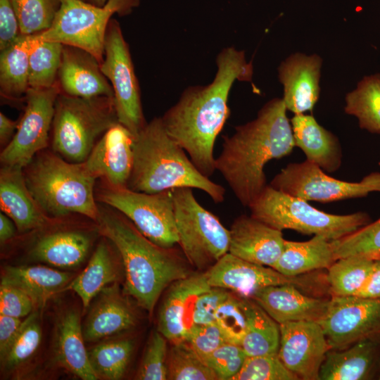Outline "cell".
Here are the masks:
<instances>
[{
	"mask_svg": "<svg viewBox=\"0 0 380 380\" xmlns=\"http://www.w3.org/2000/svg\"><path fill=\"white\" fill-rule=\"evenodd\" d=\"M374 260L360 255L337 259L327 268L326 276L331 296H355L366 281Z\"/></svg>",
	"mask_w": 380,
	"mask_h": 380,
	"instance_id": "35",
	"label": "cell"
},
{
	"mask_svg": "<svg viewBox=\"0 0 380 380\" xmlns=\"http://www.w3.org/2000/svg\"><path fill=\"white\" fill-rule=\"evenodd\" d=\"M101 69L113 91L118 122L135 137L147 122L129 46L120 23L114 18L110 19L107 28Z\"/></svg>",
	"mask_w": 380,
	"mask_h": 380,
	"instance_id": "11",
	"label": "cell"
},
{
	"mask_svg": "<svg viewBox=\"0 0 380 380\" xmlns=\"http://www.w3.org/2000/svg\"><path fill=\"white\" fill-rule=\"evenodd\" d=\"M286 110L282 99H272L254 120L224 137L215 169L243 206L249 207L267 185L265 165L288 156L296 146Z\"/></svg>",
	"mask_w": 380,
	"mask_h": 380,
	"instance_id": "2",
	"label": "cell"
},
{
	"mask_svg": "<svg viewBox=\"0 0 380 380\" xmlns=\"http://www.w3.org/2000/svg\"><path fill=\"white\" fill-rule=\"evenodd\" d=\"M15 224L13 221L3 212L0 213V241L4 243L14 237Z\"/></svg>",
	"mask_w": 380,
	"mask_h": 380,
	"instance_id": "53",
	"label": "cell"
},
{
	"mask_svg": "<svg viewBox=\"0 0 380 380\" xmlns=\"http://www.w3.org/2000/svg\"><path fill=\"white\" fill-rule=\"evenodd\" d=\"M139 3V0H108L100 7L83 0H63L52 25L37 35L42 41L84 49L101 63L107 28L113 15H128Z\"/></svg>",
	"mask_w": 380,
	"mask_h": 380,
	"instance_id": "8",
	"label": "cell"
},
{
	"mask_svg": "<svg viewBox=\"0 0 380 380\" xmlns=\"http://www.w3.org/2000/svg\"><path fill=\"white\" fill-rule=\"evenodd\" d=\"M35 305L23 290L1 281L0 285V315L21 318L32 313Z\"/></svg>",
	"mask_w": 380,
	"mask_h": 380,
	"instance_id": "47",
	"label": "cell"
},
{
	"mask_svg": "<svg viewBox=\"0 0 380 380\" xmlns=\"http://www.w3.org/2000/svg\"><path fill=\"white\" fill-rule=\"evenodd\" d=\"M0 206L1 212L25 233L49 224V218L30 193L19 166L2 165L0 170Z\"/></svg>",
	"mask_w": 380,
	"mask_h": 380,
	"instance_id": "23",
	"label": "cell"
},
{
	"mask_svg": "<svg viewBox=\"0 0 380 380\" xmlns=\"http://www.w3.org/2000/svg\"><path fill=\"white\" fill-rule=\"evenodd\" d=\"M132 350V341L123 339L96 345L88 354L99 379L118 380L123 376Z\"/></svg>",
	"mask_w": 380,
	"mask_h": 380,
	"instance_id": "37",
	"label": "cell"
},
{
	"mask_svg": "<svg viewBox=\"0 0 380 380\" xmlns=\"http://www.w3.org/2000/svg\"><path fill=\"white\" fill-rule=\"evenodd\" d=\"M83 1H86V0H83Z\"/></svg>",
	"mask_w": 380,
	"mask_h": 380,
	"instance_id": "57",
	"label": "cell"
},
{
	"mask_svg": "<svg viewBox=\"0 0 380 380\" xmlns=\"http://www.w3.org/2000/svg\"><path fill=\"white\" fill-rule=\"evenodd\" d=\"M184 341L203 360L228 342L215 322L194 325Z\"/></svg>",
	"mask_w": 380,
	"mask_h": 380,
	"instance_id": "46",
	"label": "cell"
},
{
	"mask_svg": "<svg viewBox=\"0 0 380 380\" xmlns=\"http://www.w3.org/2000/svg\"><path fill=\"white\" fill-rule=\"evenodd\" d=\"M135 317L129 306L110 289L91 310L84 326L85 341L94 342L131 328Z\"/></svg>",
	"mask_w": 380,
	"mask_h": 380,
	"instance_id": "31",
	"label": "cell"
},
{
	"mask_svg": "<svg viewBox=\"0 0 380 380\" xmlns=\"http://www.w3.org/2000/svg\"><path fill=\"white\" fill-rule=\"evenodd\" d=\"M172 194L178 243L192 265L211 267L228 253L229 230L197 201L192 189L176 188Z\"/></svg>",
	"mask_w": 380,
	"mask_h": 380,
	"instance_id": "9",
	"label": "cell"
},
{
	"mask_svg": "<svg viewBox=\"0 0 380 380\" xmlns=\"http://www.w3.org/2000/svg\"><path fill=\"white\" fill-rule=\"evenodd\" d=\"M345 111L355 116L360 128L380 134V74L364 77L346 96Z\"/></svg>",
	"mask_w": 380,
	"mask_h": 380,
	"instance_id": "33",
	"label": "cell"
},
{
	"mask_svg": "<svg viewBox=\"0 0 380 380\" xmlns=\"http://www.w3.org/2000/svg\"><path fill=\"white\" fill-rule=\"evenodd\" d=\"M322 60L317 54H291L278 68L279 78L284 86V105L288 110L302 114L312 110L319 92Z\"/></svg>",
	"mask_w": 380,
	"mask_h": 380,
	"instance_id": "20",
	"label": "cell"
},
{
	"mask_svg": "<svg viewBox=\"0 0 380 380\" xmlns=\"http://www.w3.org/2000/svg\"><path fill=\"white\" fill-rule=\"evenodd\" d=\"M73 274L45 266H7L1 281L23 290L32 300L35 308H42L55 293L65 290Z\"/></svg>",
	"mask_w": 380,
	"mask_h": 380,
	"instance_id": "29",
	"label": "cell"
},
{
	"mask_svg": "<svg viewBox=\"0 0 380 380\" xmlns=\"http://www.w3.org/2000/svg\"><path fill=\"white\" fill-rule=\"evenodd\" d=\"M115 278L116 272L112 255L107 245L101 243L86 267L72 279L65 290L75 292L80 298L83 306L87 308L91 300L114 281Z\"/></svg>",
	"mask_w": 380,
	"mask_h": 380,
	"instance_id": "32",
	"label": "cell"
},
{
	"mask_svg": "<svg viewBox=\"0 0 380 380\" xmlns=\"http://www.w3.org/2000/svg\"><path fill=\"white\" fill-rule=\"evenodd\" d=\"M61 92L58 82L49 88H29L16 132L1 152L2 165L24 169L38 153L47 147L56 101Z\"/></svg>",
	"mask_w": 380,
	"mask_h": 380,
	"instance_id": "13",
	"label": "cell"
},
{
	"mask_svg": "<svg viewBox=\"0 0 380 380\" xmlns=\"http://www.w3.org/2000/svg\"><path fill=\"white\" fill-rule=\"evenodd\" d=\"M229 294L225 289L217 287H211L201 293L194 305V326L214 322L218 308Z\"/></svg>",
	"mask_w": 380,
	"mask_h": 380,
	"instance_id": "48",
	"label": "cell"
},
{
	"mask_svg": "<svg viewBox=\"0 0 380 380\" xmlns=\"http://www.w3.org/2000/svg\"><path fill=\"white\" fill-rule=\"evenodd\" d=\"M167 379L216 380L215 372L185 341L173 343L167 357Z\"/></svg>",
	"mask_w": 380,
	"mask_h": 380,
	"instance_id": "38",
	"label": "cell"
},
{
	"mask_svg": "<svg viewBox=\"0 0 380 380\" xmlns=\"http://www.w3.org/2000/svg\"><path fill=\"white\" fill-rule=\"evenodd\" d=\"M20 34L11 0H0V50L11 45Z\"/></svg>",
	"mask_w": 380,
	"mask_h": 380,
	"instance_id": "49",
	"label": "cell"
},
{
	"mask_svg": "<svg viewBox=\"0 0 380 380\" xmlns=\"http://www.w3.org/2000/svg\"><path fill=\"white\" fill-rule=\"evenodd\" d=\"M291 124L295 145L304 152L306 160L327 172L338 169L342 152L334 134L319 125L311 115L296 114Z\"/></svg>",
	"mask_w": 380,
	"mask_h": 380,
	"instance_id": "24",
	"label": "cell"
},
{
	"mask_svg": "<svg viewBox=\"0 0 380 380\" xmlns=\"http://www.w3.org/2000/svg\"><path fill=\"white\" fill-rule=\"evenodd\" d=\"M228 253L246 261L273 267L281 256L285 239L281 230L245 215L233 222Z\"/></svg>",
	"mask_w": 380,
	"mask_h": 380,
	"instance_id": "19",
	"label": "cell"
},
{
	"mask_svg": "<svg viewBox=\"0 0 380 380\" xmlns=\"http://www.w3.org/2000/svg\"><path fill=\"white\" fill-rule=\"evenodd\" d=\"M277 355L298 379L319 380L321 366L331 349L317 322L298 321L279 324Z\"/></svg>",
	"mask_w": 380,
	"mask_h": 380,
	"instance_id": "15",
	"label": "cell"
},
{
	"mask_svg": "<svg viewBox=\"0 0 380 380\" xmlns=\"http://www.w3.org/2000/svg\"><path fill=\"white\" fill-rule=\"evenodd\" d=\"M210 288L205 273L189 275L172 283L159 312L158 331L172 343L184 341L194 327L196 298Z\"/></svg>",
	"mask_w": 380,
	"mask_h": 380,
	"instance_id": "18",
	"label": "cell"
},
{
	"mask_svg": "<svg viewBox=\"0 0 380 380\" xmlns=\"http://www.w3.org/2000/svg\"><path fill=\"white\" fill-rule=\"evenodd\" d=\"M134 137L120 123L113 125L84 162L88 170L110 186L127 187L134 163Z\"/></svg>",
	"mask_w": 380,
	"mask_h": 380,
	"instance_id": "17",
	"label": "cell"
},
{
	"mask_svg": "<svg viewBox=\"0 0 380 380\" xmlns=\"http://www.w3.org/2000/svg\"><path fill=\"white\" fill-rule=\"evenodd\" d=\"M63 47L59 42L38 39L30 55L29 88H49L58 82Z\"/></svg>",
	"mask_w": 380,
	"mask_h": 380,
	"instance_id": "36",
	"label": "cell"
},
{
	"mask_svg": "<svg viewBox=\"0 0 380 380\" xmlns=\"http://www.w3.org/2000/svg\"><path fill=\"white\" fill-rule=\"evenodd\" d=\"M279 324L298 321L319 322L325 315L329 300L308 296L293 284L265 287L251 298Z\"/></svg>",
	"mask_w": 380,
	"mask_h": 380,
	"instance_id": "22",
	"label": "cell"
},
{
	"mask_svg": "<svg viewBox=\"0 0 380 380\" xmlns=\"http://www.w3.org/2000/svg\"><path fill=\"white\" fill-rule=\"evenodd\" d=\"M319 323L331 349L341 350L364 340L380 343V298L331 296Z\"/></svg>",
	"mask_w": 380,
	"mask_h": 380,
	"instance_id": "14",
	"label": "cell"
},
{
	"mask_svg": "<svg viewBox=\"0 0 380 380\" xmlns=\"http://www.w3.org/2000/svg\"><path fill=\"white\" fill-rule=\"evenodd\" d=\"M356 296L380 298V260L374 259L371 272Z\"/></svg>",
	"mask_w": 380,
	"mask_h": 380,
	"instance_id": "51",
	"label": "cell"
},
{
	"mask_svg": "<svg viewBox=\"0 0 380 380\" xmlns=\"http://www.w3.org/2000/svg\"><path fill=\"white\" fill-rule=\"evenodd\" d=\"M99 198L128 218L157 246L172 248L178 243L172 190L147 194L109 185L100 191Z\"/></svg>",
	"mask_w": 380,
	"mask_h": 380,
	"instance_id": "10",
	"label": "cell"
},
{
	"mask_svg": "<svg viewBox=\"0 0 380 380\" xmlns=\"http://www.w3.org/2000/svg\"><path fill=\"white\" fill-rule=\"evenodd\" d=\"M279 341V324L249 298L248 324L241 343L247 356L277 354Z\"/></svg>",
	"mask_w": 380,
	"mask_h": 380,
	"instance_id": "34",
	"label": "cell"
},
{
	"mask_svg": "<svg viewBox=\"0 0 380 380\" xmlns=\"http://www.w3.org/2000/svg\"><path fill=\"white\" fill-rule=\"evenodd\" d=\"M134 163L127 188L156 194L176 188L198 189L215 203L224 200L225 189L203 175L186 151L154 118L134 137Z\"/></svg>",
	"mask_w": 380,
	"mask_h": 380,
	"instance_id": "4",
	"label": "cell"
},
{
	"mask_svg": "<svg viewBox=\"0 0 380 380\" xmlns=\"http://www.w3.org/2000/svg\"><path fill=\"white\" fill-rule=\"evenodd\" d=\"M117 122L113 97L81 98L61 92L51 127L53 151L69 162H84L99 139Z\"/></svg>",
	"mask_w": 380,
	"mask_h": 380,
	"instance_id": "6",
	"label": "cell"
},
{
	"mask_svg": "<svg viewBox=\"0 0 380 380\" xmlns=\"http://www.w3.org/2000/svg\"><path fill=\"white\" fill-rule=\"evenodd\" d=\"M277 354L248 356L232 380H298Z\"/></svg>",
	"mask_w": 380,
	"mask_h": 380,
	"instance_id": "43",
	"label": "cell"
},
{
	"mask_svg": "<svg viewBox=\"0 0 380 380\" xmlns=\"http://www.w3.org/2000/svg\"><path fill=\"white\" fill-rule=\"evenodd\" d=\"M42 339V329L37 314H30L6 354L0 358L1 366L12 370L25 363L35 353Z\"/></svg>",
	"mask_w": 380,
	"mask_h": 380,
	"instance_id": "41",
	"label": "cell"
},
{
	"mask_svg": "<svg viewBox=\"0 0 380 380\" xmlns=\"http://www.w3.org/2000/svg\"><path fill=\"white\" fill-rule=\"evenodd\" d=\"M374 259H379L380 260V254L379 255H377L376 257H375Z\"/></svg>",
	"mask_w": 380,
	"mask_h": 380,
	"instance_id": "55",
	"label": "cell"
},
{
	"mask_svg": "<svg viewBox=\"0 0 380 380\" xmlns=\"http://www.w3.org/2000/svg\"><path fill=\"white\" fill-rule=\"evenodd\" d=\"M38 42L37 34H20L0 54V93L8 100L25 97L29 89L30 55Z\"/></svg>",
	"mask_w": 380,
	"mask_h": 380,
	"instance_id": "30",
	"label": "cell"
},
{
	"mask_svg": "<svg viewBox=\"0 0 380 380\" xmlns=\"http://www.w3.org/2000/svg\"><path fill=\"white\" fill-rule=\"evenodd\" d=\"M270 185L307 201L328 203L380 192V172H372L359 182H345L327 175L319 166L306 160L287 165Z\"/></svg>",
	"mask_w": 380,
	"mask_h": 380,
	"instance_id": "12",
	"label": "cell"
},
{
	"mask_svg": "<svg viewBox=\"0 0 380 380\" xmlns=\"http://www.w3.org/2000/svg\"><path fill=\"white\" fill-rule=\"evenodd\" d=\"M87 2L91 3L97 6H104L108 0H86Z\"/></svg>",
	"mask_w": 380,
	"mask_h": 380,
	"instance_id": "54",
	"label": "cell"
},
{
	"mask_svg": "<svg viewBox=\"0 0 380 380\" xmlns=\"http://www.w3.org/2000/svg\"><path fill=\"white\" fill-rule=\"evenodd\" d=\"M336 260L331 241L314 235L306 241L285 240L282 253L272 268L284 275L297 277L327 269Z\"/></svg>",
	"mask_w": 380,
	"mask_h": 380,
	"instance_id": "27",
	"label": "cell"
},
{
	"mask_svg": "<svg viewBox=\"0 0 380 380\" xmlns=\"http://www.w3.org/2000/svg\"><path fill=\"white\" fill-rule=\"evenodd\" d=\"M80 315L75 310L67 312L57 326L55 353L59 365L82 380H96L98 376L90 363L84 346Z\"/></svg>",
	"mask_w": 380,
	"mask_h": 380,
	"instance_id": "26",
	"label": "cell"
},
{
	"mask_svg": "<svg viewBox=\"0 0 380 380\" xmlns=\"http://www.w3.org/2000/svg\"><path fill=\"white\" fill-rule=\"evenodd\" d=\"M211 287L229 289L251 299L259 290L270 286L293 284L308 288V281L300 276L288 277L271 267L255 264L229 253L224 254L205 272Z\"/></svg>",
	"mask_w": 380,
	"mask_h": 380,
	"instance_id": "16",
	"label": "cell"
},
{
	"mask_svg": "<svg viewBox=\"0 0 380 380\" xmlns=\"http://www.w3.org/2000/svg\"><path fill=\"white\" fill-rule=\"evenodd\" d=\"M18 122L13 121L6 117L2 112L0 113V144L4 148L11 141L14 137Z\"/></svg>",
	"mask_w": 380,
	"mask_h": 380,
	"instance_id": "52",
	"label": "cell"
},
{
	"mask_svg": "<svg viewBox=\"0 0 380 380\" xmlns=\"http://www.w3.org/2000/svg\"><path fill=\"white\" fill-rule=\"evenodd\" d=\"M91 246L90 236L76 230H61L42 236L30 251L31 257L60 268L79 265L86 258Z\"/></svg>",
	"mask_w": 380,
	"mask_h": 380,
	"instance_id": "28",
	"label": "cell"
},
{
	"mask_svg": "<svg viewBox=\"0 0 380 380\" xmlns=\"http://www.w3.org/2000/svg\"><path fill=\"white\" fill-rule=\"evenodd\" d=\"M97 222L99 232L112 242L122 258L126 293L149 313L166 287L189 275L172 248L151 241L120 212L100 210Z\"/></svg>",
	"mask_w": 380,
	"mask_h": 380,
	"instance_id": "3",
	"label": "cell"
},
{
	"mask_svg": "<svg viewBox=\"0 0 380 380\" xmlns=\"http://www.w3.org/2000/svg\"><path fill=\"white\" fill-rule=\"evenodd\" d=\"M166 338L158 331L152 334L138 370L140 380L167 379Z\"/></svg>",
	"mask_w": 380,
	"mask_h": 380,
	"instance_id": "44",
	"label": "cell"
},
{
	"mask_svg": "<svg viewBox=\"0 0 380 380\" xmlns=\"http://www.w3.org/2000/svg\"><path fill=\"white\" fill-rule=\"evenodd\" d=\"M379 379H380V376H379Z\"/></svg>",
	"mask_w": 380,
	"mask_h": 380,
	"instance_id": "56",
	"label": "cell"
},
{
	"mask_svg": "<svg viewBox=\"0 0 380 380\" xmlns=\"http://www.w3.org/2000/svg\"><path fill=\"white\" fill-rule=\"evenodd\" d=\"M23 172L30 193L47 215L78 213L97 222L100 209L94 194L97 178L84 162H69L53 151L43 150Z\"/></svg>",
	"mask_w": 380,
	"mask_h": 380,
	"instance_id": "5",
	"label": "cell"
},
{
	"mask_svg": "<svg viewBox=\"0 0 380 380\" xmlns=\"http://www.w3.org/2000/svg\"><path fill=\"white\" fill-rule=\"evenodd\" d=\"M22 323L20 318L0 315V358L7 352Z\"/></svg>",
	"mask_w": 380,
	"mask_h": 380,
	"instance_id": "50",
	"label": "cell"
},
{
	"mask_svg": "<svg viewBox=\"0 0 380 380\" xmlns=\"http://www.w3.org/2000/svg\"><path fill=\"white\" fill-rule=\"evenodd\" d=\"M251 215L279 230L292 229L304 234L320 235L334 241L369 223L364 212L333 215L316 209L307 201L270 185L248 207Z\"/></svg>",
	"mask_w": 380,
	"mask_h": 380,
	"instance_id": "7",
	"label": "cell"
},
{
	"mask_svg": "<svg viewBox=\"0 0 380 380\" xmlns=\"http://www.w3.org/2000/svg\"><path fill=\"white\" fill-rule=\"evenodd\" d=\"M249 315V298L233 293L218 308L215 322L229 343L241 345L247 331Z\"/></svg>",
	"mask_w": 380,
	"mask_h": 380,
	"instance_id": "40",
	"label": "cell"
},
{
	"mask_svg": "<svg viewBox=\"0 0 380 380\" xmlns=\"http://www.w3.org/2000/svg\"><path fill=\"white\" fill-rule=\"evenodd\" d=\"M212 82L186 88L178 101L160 117L171 137L189 155L197 169L210 177L215 169V140L229 117L228 99L234 83L251 82L252 62L243 51L234 47L221 50Z\"/></svg>",
	"mask_w": 380,
	"mask_h": 380,
	"instance_id": "1",
	"label": "cell"
},
{
	"mask_svg": "<svg viewBox=\"0 0 380 380\" xmlns=\"http://www.w3.org/2000/svg\"><path fill=\"white\" fill-rule=\"evenodd\" d=\"M62 93L71 96L113 97L110 83L101 69L100 62L87 51L63 45L58 75Z\"/></svg>",
	"mask_w": 380,
	"mask_h": 380,
	"instance_id": "21",
	"label": "cell"
},
{
	"mask_svg": "<svg viewBox=\"0 0 380 380\" xmlns=\"http://www.w3.org/2000/svg\"><path fill=\"white\" fill-rule=\"evenodd\" d=\"M63 0H11L20 33L34 34L48 30L53 24Z\"/></svg>",
	"mask_w": 380,
	"mask_h": 380,
	"instance_id": "39",
	"label": "cell"
},
{
	"mask_svg": "<svg viewBox=\"0 0 380 380\" xmlns=\"http://www.w3.org/2000/svg\"><path fill=\"white\" fill-rule=\"evenodd\" d=\"M247 355L239 344L227 342L203 359L218 380H232L243 366Z\"/></svg>",
	"mask_w": 380,
	"mask_h": 380,
	"instance_id": "45",
	"label": "cell"
},
{
	"mask_svg": "<svg viewBox=\"0 0 380 380\" xmlns=\"http://www.w3.org/2000/svg\"><path fill=\"white\" fill-rule=\"evenodd\" d=\"M379 343L364 340L341 350L330 349L321 366L319 380H364L371 378Z\"/></svg>",
	"mask_w": 380,
	"mask_h": 380,
	"instance_id": "25",
	"label": "cell"
},
{
	"mask_svg": "<svg viewBox=\"0 0 380 380\" xmlns=\"http://www.w3.org/2000/svg\"><path fill=\"white\" fill-rule=\"evenodd\" d=\"M336 260L352 255L374 259L380 254V217L353 233L331 241Z\"/></svg>",
	"mask_w": 380,
	"mask_h": 380,
	"instance_id": "42",
	"label": "cell"
}]
</instances>
